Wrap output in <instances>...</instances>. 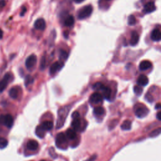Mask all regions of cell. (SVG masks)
<instances>
[{"instance_id": "obj_22", "label": "cell", "mask_w": 161, "mask_h": 161, "mask_svg": "<svg viewBox=\"0 0 161 161\" xmlns=\"http://www.w3.org/2000/svg\"><path fill=\"white\" fill-rule=\"evenodd\" d=\"M9 96L12 99H17L18 96V90L16 87H13L9 91Z\"/></svg>"}, {"instance_id": "obj_19", "label": "cell", "mask_w": 161, "mask_h": 161, "mask_svg": "<svg viewBox=\"0 0 161 161\" xmlns=\"http://www.w3.org/2000/svg\"><path fill=\"white\" fill-rule=\"evenodd\" d=\"M81 123L80 118L73 119V120L71 123V126H72V128L74 129L75 131L79 130V128H81Z\"/></svg>"}, {"instance_id": "obj_43", "label": "cell", "mask_w": 161, "mask_h": 161, "mask_svg": "<svg viewBox=\"0 0 161 161\" xmlns=\"http://www.w3.org/2000/svg\"><path fill=\"white\" fill-rule=\"evenodd\" d=\"M161 108V107H160V103H157L155 106V109L156 110H160Z\"/></svg>"}, {"instance_id": "obj_26", "label": "cell", "mask_w": 161, "mask_h": 161, "mask_svg": "<svg viewBox=\"0 0 161 161\" xmlns=\"http://www.w3.org/2000/svg\"><path fill=\"white\" fill-rule=\"evenodd\" d=\"M8 140L4 137H0V149H4L8 145Z\"/></svg>"}, {"instance_id": "obj_1", "label": "cell", "mask_w": 161, "mask_h": 161, "mask_svg": "<svg viewBox=\"0 0 161 161\" xmlns=\"http://www.w3.org/2000/svg\"><path fill=\"white\" fill-rule=\"evenodd\" d=\"M70 106H66L63 108H61L58 112V117L57 121V128L58 129L61 128L66 120L68 113L70 111Z\"/></svg>"}, {"instance_id": "obj_6", "label": "cell", "mask_w": 161, "mask_h": 161, "mask_svg": "<svg viewBox=\"0 0 161 161\" xmlns=\"http://www.w3.org/2000/svg\"><path fill=\"white\" fill-rule=\"evenodd\" d=\"M12 78V75L11 73L8 72L4 76L2 80L0 81V92H3L5 91V90L7 86L8 85V83L11 80Z\"/></svg>"}, {"instance_id": "obj_4", "label": "cell", "mask_w": 161, "mask_h": 161, "mask_svg": "<svg viewBox=\"0 0 161 161\" xmlns=\"http://www.w3.org/2000/svg\"><path fill=\"white\" fill-rule=\"evenodd\" d=\"M55 143L57 147L61 149H64L67 147V140L66 135L63 133H59L56 136L55 139Z\"/></svg>"}, {"instance_id": "obj_17", "label": "cell", "mask_w": 161, "mask_h": 161, "mask_svg": "<svg viewBox=\"0 0 161 161\" xmlns=\"http://www.w3.org/2000/svg\"><path fill=\"white\" fill-rule=\"evenodd\" d=\"M152 63L149 61H143L139 64V69L140 70H146L151 68Z\"/></svg>"}, {"instance_id": "obj_27", "label": "cell", "mask_w": 161, "mask_h": 161, "mask_svg": "<svg viewBox=\"0 0 161 161\" xmlns=\"http://www.w3.org/2000/svg\"><path fill=\"white\" fill-rule=\"evenodd\" d=\"M160 132H161V128H158L155 129L152 131H151V132L149 134V136L150 137L154 138V137H157L158 135H159Z\"/></svg>"}, {"instance_id": "obj_3", "label": "cell", "mask_w": 161, "mask_h": 161, "mask_svg": "<svg viewBox=\"0 0 161 161\" xmlns=\"http://www.w3.org/2000/svg\"><path fill=\"white\" fill-rule=\"evenodd\" d=\"M149 112V109L142 104H138L135 107V115L139 117V118H144V117L148 115Z\"/></svg>"}, {"instance_id": "obj_7", "label": "cell", "mask_w": 161, "mask_h": 161, "mask_svg": "<svg viewBox=\"0 0 161 161\" xmlns=\"http://www.w3.org/2000/svg\"><path fill=\"white\" fill-rule=\"evenodd\" d=\"M37 63V57L35 55L32 54L28 57L25 61V66L28 69H32Z\"/></svg>"}, {"instance_id": "obj_15", "label": "cell", "mask_w": 161, "mask_h": 161, "mask_svg": "<svg viewBox=\"0 0 161 161\" xmlns=\"http://www.w3.org/2000/svg\"><path fill=\"white\" fill-rule=\"evenodd\" d=\"M66 136L67 139H69V140H74L77 137L76 131L73 128H69L66 131Z\"/></svg>"}, {"instance_id": "obj_10", "label": "cell", "mask_w": 161, "mask_h": 161, "mask_svg": "<svg viewBox=\"0 0 161 161\" xmlns=\"http://www.w3.org/2000/svg\"><path fill=\"white\" fill-rule=\"evenodd\" d=\"M103 100V96L99 93H95L91 95L90 98V101L91 103L94 104H98Z\"/></svg>"}, {"instance_id": "obj_44", "label": "cell", "mask_w": 161, "mask_h": 161, "mask_svg": "<svg viewBox=\"0 0 161 161\" xmlns=\"http://www.w3.org/2000/svg\"><path fill=\"white\" fill-rule=\"evenodd\" d=\"M84 0H74V2L76 3H81L83 2H84Z\"/></svg>"}, {"instance_id": "obj_34", "label": "cell", "mask_w": 161, "mask_h": 161, "mask_svg": "<svg viewBox=\"0 0 161 161\" xmlns=\"http://www.w3.org/2000/svg\"><path fill=\"white\" fill-rule=\"evenodd\" d=\"M6 2L5 0H0V12H1L5 7Z\"/></svg>"}, {"instance_id": "obj_5", "label": "cell", "mask_w": 161, "mask_h": 161, "mask_svg": "<svg viewBox=\"0 0 161 161\" xmlns=\"http://www.w3.org/2000/svg\"><path fill=\"white\" fill-rule=\"evenodd\" d=\"M13 122V116L10 114L0 115V124L6 126L8 128L12 127Z\"/></svg>"}, {"instance_id": "obj_33", "label": "cell", "mask_w": 161, "mask_h": 161, "mask_svg": "<svg viewBox=\"0 0 161 161\" xmlns=\"http://www.w3.org/2000/svg\"><path fill=\"white\" fill-rule=\"evenodd\" d=\"M49 152V154H50V155L52 157H53L54 159L57 158V154H56V153H55L54 149L52 147V148H50Z\"/></svg>"}, {"instance_id": "obj_13", "label": "cell", "mask_w": 161, "mask_h": 161, "mask_svg": "<svg viewBox=\"0 0 161 161\" xmlns=\"http://www.w3.org/2000/svg\"><path fill=\"white\" fill-rule=\"evenodd\" d=\"M38 147V143L35 140H30L26 143V148L30 151H36Z\"/></svg>"}, {"instance_id": "obj_24", "label": "cell", "mask_w": 161, "mask_h": 161, "mask_svg": "<svg viewBox=\"0 0 161 161\" xmlns=\"http://www.w3.org/2000/svg\"><path fill=\"white\" fill-rule=\"evenodd\" d=\"M131 123L130 120H125L123 122L122 125H121V128L123 130H129L131 129Z\"/></svg>"}, {"instance_id": "obj_20", "label": "cell", "mask_w": 161, "mask_h": 161, "mask_svg": "<svg viewBox=\"0 0 161 161\" xmlns=\"http://www.w3.org/2000/svg\"><path fill=\"white\" fill-rule=\"evenodd\" d=\"M45 133L46 131L42 128V127L40 125L37 127L35 129V134L37 137H38L40 139H43L45 137Z\"/></svg>"}, {"instance_id": "obj_35", "label": "cell", "mask_w": 161, "mask_h": 161, "mask_svg": "<svg viewBox=\"0 0 161 161\" xmlns=\"http://www.w3.org/2000/svg\"><path fill=\"white\" fill-rule=\"evenodd\" d=\"M117 123H118V120H113V121L110 123V124L109 128H110V129H113V128H115V127L116 126Z\"/></svg>"}, {"instance_id": "obj_45", "label": "cell", "mask_w": 161, "mask_h": 161, "mask_svg": "<svg viewBox=\"0 0 161 161\" xmlns=\"http://www.w3.org/2000/svg\"><path fill=\"white\" fill-rule=\"evenodd\" d=\"M40 161H46V160H41Z\"/></svg>"}, {"instance_id": "obj_39", "label": "cell", "mask_w": 161, "mask_h": 161, "mask_svg": "<svg viewBox=\"0 0 161 161\" xmlns=\"http://www.w3.org/2000/svg\"><path fill=\"white\" fill-rule=\"evenodd\" d=\"M26 12V7H23L22 8V11H21V13H20V16H23L24 15V14H25V13Z\"/></svg>"}, {"instance_id": "obj_37", "label": "cell", "mask_w": 161, "mask_h": 161, "mask_svg": "<svg viewBox=\"0 0 161 161\" xmlns=\"http://www.w3.org/2000/svg\"><path fill=\"white\" fill-rule=\"evenodd\" d=\"M45 66H46V59H45L44 57H43L42 59V61H41V64H40V68L42 69H44Z\"/></svg>"}, {"instance_id": "obj_23", "label": "cell", "mask_w": 161, "mask_h": 161, "mask_svg": "<svg viewBox=\"0 0 161 161\" xmlns=\"http://www.w3.org/2000/svg\"><path fill=\"white\" fill-rule=\"evenodd\" d=\"M74 23V18L72 16H69L64 21V25L66 26H71Z\"/></svg>"}, {"instance_id": "obj_42", "label": "cell", "mask_w": 161, "mask_h": 161, "mask_svg": "<svg viewBox=\"0 0 161 161\" xmlns=\"http://www.w3.org/2000/svg\"><path fill=\"white\" fill-rule=\"evenodd\" d=\"M3 37V32L1 28H0V40L2 39Z\"/></svg>"}, {"instance_id": "obj_9", "label": "cell", "mask_w": 161, "mask_h": 161, "mask_svg": "<svg viewBox=\"0 0 161 161\" xmlns=\"http://www.w3.org/2000/svg\"><path fill=\"white\" fill-rule=\"evenodd\" d=\"M34 27L39 30H44L46 27V23L43 18H38L34 23Z\"/></svg>"}, {"instance_id": "obj_12", "label": "cell", "mask_w": 161, "mask_h": 161, "mask_svg": "<svg viewBox=\"0 0 161 161\" xmlns=\"http://www.w3.org/2000/svg\"><path fill=\"white\" fill-rule=\"evenodd\" d=\"M139 41V35L136 31H133L131 33V37L130 40V43L131 46H136Z\"/></svg>"}, {"instance_id": "obj_31", "label": "cell", "mask_w": 161, "mask_h": 161, "mask_svg": "<svg viewBox=\"0 0 161 161\" xmlns=\"http://www.w3.org/2000/svg\"><path fill=\"white\" fill-rule=\"evenodd\" d=\"M33 82H34V79L31 76L28 75L26 76L25 79V85L26 86H28V85H30V84L33 83Z\"/></svg>"}, {"instance_id": "obj_11", "label": "cell", "mask_w": 161, "mask_h": 161, "mask_svg": "<svg viewBox=\"0 0 161 161\" xmlns=\"http://www.w3.org/2000/svg\"><path fill=\"white\" fill-rule=\"evenodd\" d=\"M156 9V7L155 6V4L154 2H149L147 3H146L144 5L143 12L145 14H148L151 13L153 11H154Z\"/></svg>"}, {"instance_id": "obj_41", "label": "cell", "mask_w": 161, "mask_h": 161, "mask_svg": "<svg viewBox=\"0 0 161 161\" xmlns=\"http://www.w3.org/2000/svg\"><path fill=\"white\" fill-rule=\"evenodd\" d=\"M157 118L159 120H161V113L160 112H158L157 114Z\"/></svg>"}, {"instance_id": "obj_36", "label": "cell", "mask_w": 161, "mask_h": 161, "mask_svg": "<svg viewBox=\"0 0 161 161\" xmlns=\"http://www.w3.org/2000/svg\"><path fill=\"white\" fill-rule=\"evenodd\" d=\"M145 99H147L149 102H150V103H152V102L154 101V98H153L152 96L151 95H150L149 93L145 95Z\"/></svg>"}, {"instance_id": "obj_2", "label": "cell", "mask_w": 161, "mask_h": 161, "mask_svg": "<svg viewBox=\"0 0 161 161\" xmlns=\"http://www.w3.org/2000/svg\"><path fill=\"white\" fill-rule=\"evenodd\" d=\"M93 6L91 5H87L81 8L78 12V17L79 20H83L90 17L93 12Z\"/></svg>"}, {"instance_id": "obj_25", "label": "cell", "mask_w": 161, "mask_h": 161, "mask_svg": "<svg viewBox=\"0 0 161 161\" xmlns=\"http://www.w3.org/2000/svg\"><path fill=\"white\" fill-rule=\"evenodd\" d=\"M93 113L96 116H101L105 113V110L101 107H98L94 109Z\"/></svg>"}, {"instance_id": "obj_32", "label": "cell", "mask_w": 161, "mask_h": 161, "mask_svg": "<svg viewBox=\"0 0 161 161\" xmlns=\"http://www.w3.org/2000/svg\"><path fill=\"white\" fill-rule=\"evenodd\" d=\"M68 55H67V53L63 50H60V53H59V58L61 60H66L67 57Z\"/></svg>"}, {"instance_id": "obj_18", "label": "cell", "mask_w": 161, "mask_h": 161, "mask_svg": "<svg viewBox=\"0 0 161 161\" xmlns=\"http://www.w3.org/2000/svg\"><path fill=\"white\" fill-rule=\"evenodd\" d=\"M40 126L45 131H50L53 128L54 123L51 121H45L41 124Z\"/></svg>"}, {"instance_id": "obj_14", "label": "cell", "mask_w": 161, "mask_h": 161, "mask_svg": "<svg viewBox=\"0 0 161 161\" xmlns=\"http://www.w3.org/2000/svg\"><path fill=\"white\" fill-rule=\"evenodd\" d=\"M151 38L154 42H159L161 38V32L159 28H155L151 33Z\"/></svg>"}, {"instance_id": "obj_28", "label": "cell", "mask_w": 161, "mask_h": 161, "mask_svg": "<svg viewBox=\"0 0 161 161\" xmlns=\"http://www.w3.org/2000/svg\"><path fill=\"white\" fill-rule=\"evenodd\" d=\"M134 91L137 96H140L143 93V88H142L140 86H135L134 87Z\"/></svg>"}, {"instance_id": "obj_8", "label": "cell", "mask_w": 161, "mask_h": 161, "mask_svg": "<svg viewBox=\"0 0 161 161\" xmlns=\"http://www.w3.org/2000/svg\"><path fill=\"white\" fill-rule=\"evenodd\" d=\"M64 66V63L62 61H57L52 64L50 68V74H54L58 70H60Z\"/></svg>"}, {"instance_id": "obj_16", "label": "cell", "mask_w": 161, "mask_h": 161, "mask_svg": "<svg viewBox=\"0 0 161 161\" xmlns=\"http://www.w3.org/2000/svg\"><path fill=\"white\" fill-rule=\"evenodd\" d=\"M137 83L139 86H147L149 83V79L145 75L143 74L140 75L137 79Z\"/></svg>"}, {"instance_id": "obj_29", "label": "cell", "mask_w": 161, "mask_h": 161, "mask_svg": "<svg viewBox=\"0 0 161 161\" xmlns=\"http://www.w3.org/2000/svg\"><path fill=\"white\" fill-rule=\"evenodd\" d=\"M105 87V85L103 84H102L101 83H96L93 85V89L96 91H102V90L103 89V87Z\"/></svg>"}, {"instance_id": "obj_21", "label": "cell", "mask_w": 161, "mask_h": 161, "mask_svg": "<svg viewBox=\"0 0 161 161\" xmlns=\"http://www.w3.org/2000/svg\"><path fill=\"white\" fill-rule=\"evenodd\" d=\"M102 93H103V95L104 98L107 99H109L111 97V90L110 88L109 87L105 86L103 87V89L102 90Z\"/></svg>"}, {"instance_id": "obj_38", "label": "cell", "mask_w": 161, "mask_h": 161, "mask_svg": "<svg viewBox=\"0 0 161 161\" xmlns=\"http://www.w3.org/2000/svg\"><path fill=\"white\" fill-rule=\"evenodd\" d=\"M72 117V119H78V118H80V115L78 112L76 111V112L73 113Z\"/></svg>"}, {"instance_id": "obj_30", "label": "cell", "mask_w": 161, "mask_h": 161, "mask_svg": "<svg viewBox=\"0 0 161 161\" xmlns=\"http://www.w3.org/2000/svg\"><path fill=\"white\" fill-rule=\"evenodd\" d=\"M136 23V18L133 15V14H131L128 18V24L129 25H134Z\"/></svg>"}, {"instance_id": "obj_46", "label": "cell", "mask_w": 161, "mask_h": 161, "mask_svg": "<svg viewBox=\"0 0 161 161\" xmlns=\"http://www.w3.org/2000/svg\"><path fill=\"white\" fill-rule=\"evenodd\" d=\"M107 1H110V0H107Z\"/></svg>"}, {"instance_id": "obj_40", "label": "cell", "mask_w": 161, "mask_h": 161, "mask_svg": "<svg viewBox=\"0 0 161 161\" xmlns=\"http://www.w3.org/2000/svg\"><path fill=\"white\" fill-rule=\"evenodd\" d=\"M96 158V155H93L91 157H90V159L86 160V161H95Z\"/></svg>"}]
</instances>
